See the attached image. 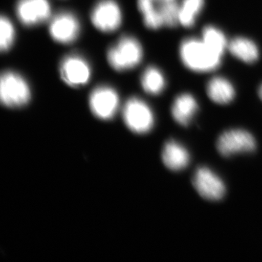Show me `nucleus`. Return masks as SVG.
Instances as JSON below:
<instances>
[{"mask_svg":"<svg viewBox=\"0 0 262 262\" xmlns=\"http://www.w3.org/2000/svg\"><path fill=\"white\" fill-rule=\"evenodd\" d=\"M228 49L232 56L246 63H255L259 58L256 43L246 37L234 38L229 42Z\"/></svg>","mask_w":262,"mask_h":262,"instance_id":"dca6fc26","label":"nucleus"},{"mask_svg":"<svg viewBox=\"0 0 262 262\" xmlns=\"http://www.w3.org/2000/svg\"><path fill=\"white\" fill-rule=\"evenodd\" d=\"M206 90L210 99L220 105L228 104L235 96L233 84L223 77H213L208 82Z\"/></svg>","mask_w":262,"mask_h":262,"instance_id":"2eb2a0df","label":"nucleus"},{"mask_svg":"<svg viewBox=\"0 0 262 262\" xmlns=\"http://www.w3.org/2000/svg\"><path fill=\"white\" fill-rule=\"evenodd\" d=\"M202 40L216 54L223 56L229 43L225 34L213 26H207L202 33Z\"/></svg>","mask_w":262,"mask_h":262,"instance_id":"a211bd4d","label":"nucleus"},{"mask_svg":"<svg viewBox=\"0 0 262 262\" xmlns=\"http://www.w3.org/2000/svg\"><path fill=\"white\" fill-rule=\"evenodd\" d=\"M30 87L21 75L13 72L5 71L0 79V99L6 107H23L31 99Z\"/></svg>","mask_w":262,"mask_h":262,"instance_id":"20e7f679","label":"nucleus"},{"mask_svg":"<svg viewBox=\"0 0 262 262\" xmlns=\"http://www.w3.org/2000/svg\"><path fill=\"white\" fill-rule=\"evenodd\" d=\"M192 182L196 192L205 199L220 201L225 196V184L209 168L206 167L198 168L193 177Z\"/></svg>","mask_w":262,"mask_h":262,"instance_id":"f8f14e48","label":"nucleus"},{"mask_svg":"<svg viewBox=\"0 0 262 262\" xmlns=\"http://www.w3.org/2000/svg\"><path fill=\"white\" fill-rule=\"evenodd\" d=\"M50 35L53 40L61 44H71L80 35L78 19L70 12H61L53 17L49 24Z\"/></svg>","mask_w":262,"mask_h":262,"instance_id":"9d476101","label":"nucleus"},{"mask_svg":"<svg viewBox=\"0 0 262 262\" xmlns=\"http://www.w3.org/2000/svg\"><path fill=\"white\" fill-rule=\"evenodd\" d=\"M59 73L62 80L72 88H80L89 83L91 71L87 60L77 54L64 57L59 66Z\"/></svg>","mask_w":262,"mask_h":262,"instance_id":"0eeeda50","label":"nucleus"},{"mask_svg":"<svg viewBox=\"0 0 262 262\" xmlns=\"http://www.w3.org/2000/svg\"><path fill=\"white\" fill-rule=\"evenodd\" d=\"M179 53L184 66L199 73L216 70L222 61V56L210 49L202 39L196 38H187L183 40Z\"/></svg>","mask_w":262,"mask_h":262,"instance_id":"f257e3e1","label":"nucleus"},{"mask_svg":"<svg viewBox=\"0 0 262 262\" xmlns=\"http://www.w3.org/2000/svg\"><path fill=\"white\" fill-rule=\"evenodd\" d=\"M137 6L148 29L173 28L179 24L180 6L176 0H137Z\"/></svg>","mask_w":262,"mask_h":262,"instance_id":"f03ea898","label":"nucleus"},{"mask_svg":"<svg viewBox=\"0 0 262 262\" xmlns=\"http://www.w3.org/2000/svg\"><path fill=\"white\" fill-rule=\"evenodd\" d=\"M119 103L118 94L110 86H98L90 95V108L95 116L101 120L113 118L118 110Z\"/></svg>","mask_w":262,"mask_h":262,"instance_id":"1a4fd4ad","label":"nucleus"},{"mask_svg":"<svg viewBox=\"0 0 262 262\" xmlns=\"http://www.w3.org/2000/svg\"><path fill=\"white\" fill-rule=\"evenodd\" d=\"M204 4V0H183L179 8V24L186 28L192 27Z\"/></svg>","mask_w":262,"mask_h":262,"instance_id":"6ab92c4d","label":"nucleus"},{"mask_svg":"<svg viewBox=\"0 0 262 262\" xmlns=\"http://www.w3.org/2000/svg\"><path fill=\"white\" fill-rule=\"evenodd\" d=\"M143 48L135 37L123 36L110 48L106 58L110 67L117 72L133 70L143 59Z\"/></svg>","mask_w":262,"mask_h":262,"instance_id":"7ed1b4c3","label":"nucleus"},{"mask_svg":"<svg viewBox=\"0 0 262 262\" xmlns=\"http://www.w3.org/2000/svg\"><path fill=\"white\" fill-rule=\"evenodd\" d=\"M141 84L146 93L158 96L165 89L166 80L159 69L151 66L147 67L141 75Z\"/></svg>","mask_w":262,"mask_h":262,"instance_id":"f3484780","label":"nucleus"},{"mask_svg":"<svg viewBox=\"0 0 262 262\" xmlns=\"http://www.w3.org/2000/svg\"><path fill=\"white\" fill-rule=\"evenodd\" d=\"M258 96H259L260 98H261V100L262 101V84L261 85L259 86V88H258Z\"/></svg>","mask_w":262,"mask_h":262,"instance_id":"412c9836","label":"nucleus"},{"mask_svg":"<svg viewBox=\"0 0 262 262\" xmlns=\"http://www.w3.org/2000/svg\"><path fill=\"white\" fill-rule=\"evenodd\" d=\"M91 20L100 32H115L122 24L121 10L115 0H100L91 11Z\"/></svg>","mask_w":262,"mask_h":262,"instance_id":"6e6552de","label":"nucleus"},{"mask_svg":"<svg viewBox=\"0 0 262 262\" xmlns=\"http://www.w3.org/2000/svg\"><path fill=\"white\" fill-rule=\"evenodd\" d=\"M122 116L127 127L136 134H146L154 125L152 111L140 98L134 97L127 100L122 110Z\"/></svg>","mask_w":262,"mask_h":262,"instance_id":"39448f33","label":"nucleus"},{"mask_svg":"<svg viewBox=\"0 0 262 262\" xmlns=\"http://www.w3.org/2000/svg\"><path fill=\"white\" fill-rule=\"evenodd\" d=\"M198 111L195 98L189 94L179 95L174 100L171 114L174 120L182 126H188Z\"/></svg>","mask_w":262,"mask_h":262,"instance_id":"ddd939ff","label":"nucleus"},{"mask_svg":"<svg viewBox=\"0 0 262 262\" xmlns=\"http://www.w3.org/2000/svg\"><path fill=\"white\" fill-rule=\"evenodd\" d=\"M15 13L23 25L35 27L51 18V5L48 0H18Z\"/></svg>","mask_w":262,"mask_h":262,"instance_id":"9b49d317","label":"nucleus"},{"mask_svg":"<svg viewBox=\"0 0 262 262\" xmlns=\"http://www.w3.org/2000/svg\"><path fill=\"white\" fill-rule=\"evenodd\" d=\"M0 49L3 53L9 51L15 41L13 24L8 17L2 15L0 19Z\"/></svg>","mask_w":262,"mask_h":262,"instance_id":"aec40b11","label":"nucleus"},{"mask_svg":"<svg viewBox=\"0 0 262 262\" xmlns=\"http://www.w3.org/2000/svg\"><path fill=\"white\" fill-rule=\"evenodd\" d=\"M162 158L165 166L173 171L184 170L190 161L189 151L175 141H170L165 144Z\"/></svg>","mask_w":262,"mask_h":262,"instance_id":"4468645a","label":"nucleus"},{"mask_svg":"<svg viewBox=\"0 0 262 262\" xmlns=\"http://www.w3.org/2000/svg\"><path fill=\"white\" fill-rule=\"evenodd\" d=\"M217 149L222 156L230 157L241 153H250L256 148L252 134L242 129L225 131L217 141Z\"/></svg>","mask_w":262,"mask_h":262,"instance_id":"423d86ee","label":"nucleus"}]
</instances>
